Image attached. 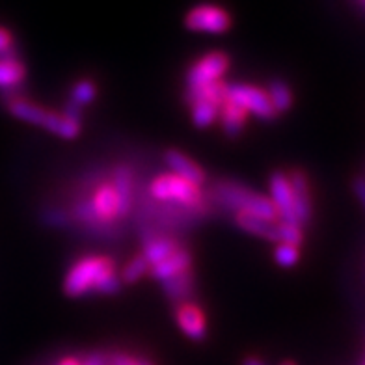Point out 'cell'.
Here are the masks:
<instances>
[{
    "label": "cell",
    "instance_id": "obj_1",
    "mask_svg": "<svg viewBox=\"0 0 365 365\" xmlns=\"http://www.w3.org/2000/svg\"><path fill=\"white\" fill-rule=\"evenodd\" d=\"M121 278L115 263L108 255H86L71 264L63 279V293L68 297L84 294H115L121 289Z\"/></svg>",
    "mask_w": 365,
    "mask_h": 365
},
{
    "label": "cell",
    "instance_id": "obj_2",
    "mask_svg": "<svg viewBox=\"0 0 365 365\" xmlns=\"http://www.w3.org/2000/svg\"><path fill=\"white\" fill-rule=\"evenodd\" d=\"M207 196L212 205L224 207V209L235 212H248V215L264 218V220H278L276 207L272 205L269 197L254 192L240 182L220 179L212 185Z\"/></svg>",
    "mask_w": 365,
    "mask_h": 365
},
{
    "label": "cell",
    "instance_id": "obj_3",
    "mask_svg": "<svg viewBox=\"0 0 365 365\" xmlns=\"http://www.w3.org/2000/svg\"><path fill=\"white\" fill-rule=\"evenodd\" d=\"M145 192L151 200L160 203H175L202 212L207 217L212 211V203L202 187H197L187 179L178 178L175 173H160L149 181Z\"/></svg>",
    "mask_w": 365,
    "mask_h": 365
},
{
    "label": "cell",
    "instance_id": "obj_4",
    "mask_svg": "<svg viewBox=\"0 0 365 365\" xmlns=\"http://www.w3.org/2000/svg\"><path fill=\"white\" fill-rule=\"evenodd\" d=\"M2 101L6 103V108H8V112L14 118L26 121V123H32V125L43 127L48 133H53V135L60 136V138H77L82 129L78 121L71 120L68 115L47 110L43 106L34 105V103L21 96H14L11 90H4Z\"/></svg>",
    "mask_w": 365,
    "mask_h": 365
},
{
    "label": "cell",
    "instance_id": "obj_5",
    "mask_svg": "<svg viewBox=\"0 0 365 365\" xmlns=\"http://www.w3.org/2000/svg\"><path fill=\"white\" fill-rule=\"evenodd\" d=\"M230 54L222 53V51H211V53L203 54L188 68L187 90H196V88L211 86V84L222 82L224 75L230 71Z\"/></svg>",
    "mask_w": 365,
    "mask_h": 365
},
{
    "label": "cell",
    "instance_id": "obj_6",
    "mask_svg": "<svg viewBox=\"0 0 365 365\" xmlns=\"http://www.w3.org/2000/svg\"><path fill=\"white\" fill-rule=\"evenodd\" d=\"M226 99L259 120L272 121L278 115L270 105L267 91L252 84H226Z\"/></svg>",
    "mask_w": 365,
    "mask_h": 365
},
{
    "label": "cell",
    "instance_id": "obj_7",
    "mask_svg": "<svg viewBox=\"0 0 365 365\" xmlns=\"http://www.w3.org/2000/svg\"><path fill=\"white\" fill-rule=\"evenodd\" d=\"M231 15L226 8L218 4L194 6L185 15V26L192 32L203 34H224L231 29Z\"/></svg>",
    "mask_w": 365,
    "mask_h": 365
},
{
    "label": "cell",
    "instance_id": "obj_8",
    "mask_svg": "<svg viewBox=\"0 0 365 365\" xmlns=\"http://www.w3.org/2000/svg\"><path fill=\"white\" fill-rule=\"evenodd\" d=\"M138 227V235L142 240V255L149 263V269L153 264L160 263V261L168 259L170 255H173L178 250H181L182 242L172 233H164V231H157L151 226H136Z\"/></svg>",
    "mask_w": 365,
    "mask_h": 365
},
{
    "label": "cell",
    "instance_id": "obj_9",
    "mask_svg": "<svg viewBox=\"0 0 365 365\" xmlns=\"http://www.w3.org/2000/svg\"><path fill=\"white\" fill-rule=\"evenodd\" d=\"M112 187L115 190L118 197V218L123 222L129 218V215L135 209V197H136V175L129 164H118L110 172Z\"/></svg>",
    "mask_w": 365,
    "mask_h": 365
},
{
    "label": "cell",
    "instance_id": "obj_10",
    "mask_svg": "<svg viewBox=\"0 0 365 365\" xmlns=\"http://www.w3.org/2000/svg\"><path fill=\"white\" fill-rule=\"evenodd\" d=\"M173 317H175V322H178L182 334L190 337L192 341H203L207 337L205 312L192 300L175 304Z\"/></svg>",
    "mask_w": 365,
    "mask_h": 365
},
{
    "label": "cell",
    "instance_id": "obj_11",
    "mask_svg": "<svg viewBox=\"0 0 365 365\" xmlns=\"http://www.w3.org/2000/svg\"><path fill=\"white\" fill-rule=\"evenodd\" d=\"M270 190V202L276 207L278 212V220L285 224H298L294 218V207H293V190H291V182L289 175L285 172H274L270 175L269 182Z\"/></svg>",
    "mask_w": 365,
    "mask_h": 365
},
{
    "label": "cell",
    "instance_id": "obj_12",
    "mask_svg": "<svg viewBox=\"0 0 365 365\" xmlns=\"http://www.w3.org/2000/svg\"><path fill=\"white\" fill-rule=\"evenodd\" d=\"M91 203V209L97 215V218L103 224H114L120 226V218H118V197H115V190L112 187L110 179H105L99 182L90 196H86Z\"/></svg>",
    "mask_w": 365,
    "mask_h": 365
},
{
    "label": "cell",
    "instance_id": "obj_13",
    "mask_svg": "<svg viewBox=\"0 0 365 365\" xmlns=\"http://www.w3.org/2000/svg\"><path fill=\"white\" fill-rule=\"evenodd\" d=\"M289 175L291 182V190H293V207H294V218H297L298 226H306L312 220V192H309V181L308 175L302 170H293Z\"/></svg>",
    "mask_w": 365,
    "mask_h": 365
},
{
    "label": "cell",
    "instance_id": "obj_14",
    "mask_svg": "<svg viewBox=\"0 0 365 365\" xmlns=\"http://www.w3.org/2000/svg\"><path fill=\"white\" fill-rule=\"evenodd\" d=\"M164 163L170 168V172L175 173L178 178L187 179V181L194 182L197 187H203L207 181V175L203 168L197 163H194L190 157L178 151V149H168L164 151Z\"/></svg>",
    "mask_w": 365,
    "mask_h": 365
},
{
    "label": "cell",
    "instance_id": "obj_15",
    "mask_svg": "<svg viewBox=\"0 0 365 365\" xmlns=\"http://www.w3.org/2000/svg\"><path fill=\"white\" fill-rule=\"evenodd\" d=\"M187 270H192V254H190V250H188L187 246H182L181 250H178L173 255H170L168 259L153 264V267L149 269V274H151V278L157 279V282H164V279L173 278V276L187 272Z\"/></svg>",
    "mask_w": 365,
    "mask_h": 365
},
{
    "label": "cell",
    "instance_id": "obj_16",
    "mask_svg": "<svg viewBox=\"0 0 365 365\" xmlns=\"http://www.w3.org/2000/svg\"><path fill=\"white\" fill-rule=\"evenodd\" d=\"M235 222L240 230L246 233H252L255 237H263L267 240H276L278 242L279 235V220H264V218L254 217L248 212H235Z\"/></svg>",
    "mask_w": 365,
    "mask_h": 365
},
{
    "label": "cell",
    "instance_id": "obj_17",
    "mask_svg": "<svg viewBox=\"0 0 365 365\" xmlns=\"http://www.w3.org/2000/svg\"><path fill=\"white\" fill-rule=\"evenodd\" d=\"M163 285V293L173 300L175 304L187 302L194 297V289H196V278H194L192 270H187V272L178 274L170 279H164L160 282Z\"/></svg>",
    "mask_w": 365,
    "mask_h": 365
},
{
    "label": "cell",
    "instance_id": "obj_18",
    "mask_svg": "<svg viewBox=\"0 0 365 365\" xmlns=\"http://www.w3.org/2000/svg\"><path fill=\"white\" fill-rule=\"evenodd\" d=\"M218 118H220L222 129H224L226 136L237 138V136L245 130L246 121H248V112H245L240 106H237L235 103H231L226 99V101L220 105Z\"/></svg>",
    "mask_w": 365,
    "mask_h": 365
},
{
    "label": "cell",
    "instance_id": "obj_19",
    "mask_svg": "<svg viewBox=\"0 0 365 365\" xmlns=\"http://www.w3.org/2000/svg\"><path fill=\"white\" fill-rule=\"evenodd\" d=\"M267 96H269L270 105L274 106L276 114H284V112H287L293 106V91H291L287 82L279 81V78H274V81L269 82Z\"/></svg>",
    "mask_w": 365,
    "mask_h": 365
},
{
    "label": "cell",
    "instance_id": "obj_20",
    "mask_svg": "<svg viewBox=\"0 0 365 365\" xmlns=\"http://www.w3.org/2000/svg\"><path fill=\"white\" fill-rule=\"evenodd\" d=\"M26 68L21 60H0V90H14L23 84Z\"/></svg>",
    "mask_w": 365,
    "mask_h": 365
},
{
    "label": "cell",
    "instance_id": "obj_21",
    "mask_svg": "<svg viewBox=\"0 0 365 365\" xmlns=\"http://www.w3.org/2000/svg\"><path fill=\"white\" fill-rule=\"evenodd\" d=\"M218 112H220V106L211 101L190 103V118L194 125L200 129L211 127L218 120Z\"/></svg>",
    "mask_w": 365,
    "mask_h": 365
},
{
    "label": "cell",
    "instance_id": "obj_22",
    "mask_svg": "<svg viewBox=\"0 0 365 365\" xmlns=\"http://www.w3.org/2000/svg\"><path fill=\"white\" fill-rule=\"evenodd\" d=\"M96 96H97L96 84H93L91 81H88V78H82V81H78L77 84L73 86L71 96H69V103L81 106L82 110H84V106L90 105V103L96 99Z\"/></svg>",
    "mask_w": 365,
    "mask_h": 365
},
{
    "label": "cell",
    "instance_id": "obj_23",
    "mask_svg": "<svg viewBox=\"0 0 365 365\" xmlns=\"http://www.w3.org/2000/svg\"><path fill=\"white\" fill-rule=\"evenodd\" d=\"M148 272H149L148 259H145L142 254H138L125 264V269L121 270L120 278L123 284H136V282H138V279Z\"/></svg>",
    "mask_w": 365,
    "mask_h": 365
},
{
    "label": "cell",
    "instance_id": "obj_24",
    "mask_svg": "<svg viewBox=\"0 0 365 365\" xmlns=\"http://www.w3.org/2000/svg\"><path fill=\"white\" fill-rule=\"evenodd\" d=\"M41 222L48 227H56V230H63V227H69L73 224L71 215H69L68 209H62V207H47L41 211Z\"/></svg>",
    "mask_w": 365,
    "mask_h": 365
},
{
    "label": "cell",
    "instance_id": "obj_25",
    "mask_svg": "<svg viewBox=\"0 0 365 365\" xmlns=\"http://www.w3.org/2000/svg\"><path fill=\"white\" fill-rule=\"evenodd\" d=\"M274 259L276 263L282 264L284 269H291L294 264L298 263L300 259V248L293 245H284V242H279L276 252H274Z\"/></svg>",
    "mask_w": 365,
    "mask_h": 365
},
{
    "label": "cell",
    "instance_id": "obj_26",
    "mask_svg": "<svg viewBox=\"0 0 365 365\" xmlns=\"http://www.w3.org/2000/svg\"><path fill=\"white\" fill-rule=\"evenodd\" d=\"M0 60H19V48L10 29L0 26Z\"/></svg>",
    "mask_w": 365,
    "mask_h": 365
},
{
    "label": "cell",
    "instance_id": "obj_27",
    "mask_svg": "<svg viewBox=\"0 0 365 365\" xmlns=\"http://www.w3.org/2000/svg\"><path fill=\"white\" fill-rule=\"evenodd\" d=\"M278 235V242H284V245H293L300 248V245L304 242L302 226H298V224H285V222H279Z\"/></svg>",
    "mask_w": 365,
    "mask_h": 365
},
{
    "label": "cell",
    "instance_id": "obj_28",
    "mask_svg": "<svg viewBox=\"0 0 365 365\" xmlns=\"http://www.w3.org/2000/svg\"><path fill=\"white\" fill-rule=\"evenodd\" d=\"M108 365H153L144 358H135V356L125 354V352H114L108 356Z\"/></svg>",
    "mask_w": 365,
    "mask_h": 365
},
{
    "label": "cell",
    "instance_id": "obj_29",
    "mask_svg": "<svg viewBox=\"0 0 365 365\" xmlns=\"http://www.w3.org/2000/svg\"><path fill=\"white\" fill-rule=\"evenodd\" d=\"M81 365H108V358L101 352H93L81 361Z\"/></svg>",
    "mask_w": 365,
    "mask_h": 365
},
{
    "label": "cell",
    "instance_id": "obj_30",
    "mask_svg": "<svg viewBox=\"0 0 365 365\" xmlns=\"http://www.w3.org/2000/svg\"><path fill=\"white\" fill-rule=\"evenodd\" d=\"M352 188H354L356 197H358L361 205L365 207V179H356L354 185H352Z\"/></svg>",
    "mask_w": 365,
    "mask_h": 365
},
{
    "label": "cell",
    "instance_id": "obj_31",
    "mask_svg": "<svg viewBox=\"0 0 365 365\" xmlns=\"http://www.w3.org/2000/svg\"><path fill=\"white\" fill-rule=\"evenodd\" d=\"M240 365H269V364H267L264 360H261V358H255V356H246Z\"/></svg>",
    "mask_w": 365,
    "mask_h": 365
},
{
    "label": "cell",
    "instance_id": "obj_32",
    "mask_svg": "<svg viewBox=\"0 0 365 365\" xmlns=\"http://www.w3.org/2000/svg\"><path fill=\"white\" fill-rule=\"evenodd\" d=\"M56 365H81V360L75 358V356H66V358H62Z\"/></svg>",
    "mask_w": 365,
    "mask_h": 365
},
{
    "label": "cell",
    "instance_id": "obj_33",
    "mask_svg": "<svg viewBox=\"0 0 365 365\" xmlns=\"http://www.w3.org/2000/svg\"><path fill=\"white\" fill-rule=\"evenodd\" d=\"M356 2H358V4H360L361 8H364V10H365V0H356Z\"/></svg>",
    "mask_w": 365,
    "mask_h": 365
},
{
    "label": "cell",
    "instance_id": "obj_34",
    "mask_svg": "<svg viewBox=\"0 0 365 365\" xmlns=\"http://www.w3.org/2000/svg\"><path fill=\"white\" fill-rule=\"evenodd\" d=\"M282 365H294V364H293V361H284V364H282Z\"/></svg>",
    "mask_w": 365,
    "mask_h": 365
},
{
    "label": "cell",
    "instance_id": "obj_35",
    "mask_svg": "<svg viewBox=\"0 0 365 365\" xmlns=\"http://www.w3.org/2000/svg\"><path fill=\"white\" fill-rule=\"evenodd\" d=\"M361 365H365V360H364V364H361Z\"/></svg>",
    "mask_w": 365,
    "mask_h": 365
}]
</instances>
